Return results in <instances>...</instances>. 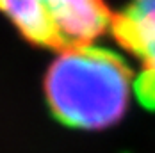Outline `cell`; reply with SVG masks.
I'll return each instance as SVG.
<instances>
[{
  "mask_svg": "<svg viewBox=\"0 0 155 153\" xmlns=\"http://www.w3.org/2000/svg\"><path fill=\"white\" fill-rule=\"evenodd\" d=\"M134 76L114 52L91 43L66 46L47 73V96L61 121L98 130L121 119L134 94Z\"/></svg>",
  "mask_w": 155,
  "mask_h": 153,
  "instance_id": "6da1fadb",
  "label": "cell"
},
{
  "mask_svg": "<svg viewBox=\"0 0 155 153\" xmlns=\"http://www.w3.org/2000/svg\"><path fill=\"white\" fill-rule=\"evenodd\" d=\"M116 32L139 61L141 93L155 100V0H130L116 20Z\"/></svg>",
  "mask_w": 155,
  "mask_h": 153,
  "instance_id": "3957f363",
  "label": "cell"
},
{
  "mask_svg": "<svg viewBox=\"0 0 155 153\" xmlns=\"http://www.w3.org/2000/svg\"><path fill=\"white\" fill-rule=\"evenodd\" d=\"M0 9L29 39L64 48L91 43L110 21L102 0H0Z\"/></svg>",
  "mask_w": 155,
  "mask_h": 153,
  "instance_id": "7a4b0ae2",
  "label": "cell"
}]
</instances>
